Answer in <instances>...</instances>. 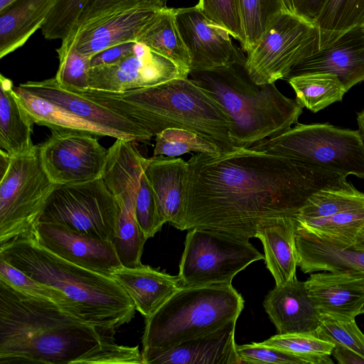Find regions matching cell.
Segmentation results:
<instances>
[{
  "label": "cell",
  "mask_w": 364,
  "mask_h": 364,
  "mask_svg": "<svg viewBox=\"0 0 364 364\" xmlns=\"http://www.w3.org/2000/svg\"><path fill=\"white\" fill-rule=\"evenodd\" d=\"M181 230L204 228L248 240L276 218H296L308 199L346 177L294 159L236 147L188 161Z\"/></svg>",
  "instance_id": "1"
},
{
  "label": "cell",
  "mask_w": 364,
  "mask_h": 364,
  "mask_svg": "<svg viewBox=\"0 0 364 364\" xmlns=\"http://www.w3.org/2000/svg\"><path fill=\"white\" fill-rule=\"evenodd\" d=\"M144 364L139 347L115 343L54 301L0 278V364Z\"/></svg>",
  "instance_id": "2"
},
{
  "label": "cell",
  "mask_w": 364,
  "mask_h": 364,
  "mask_svg": "<svg viewBox=\"0 0 364 364\" xmlns=\"http://www.w3.org/2000/svg\"><path fill=\"white\" fill-rule=\"evenodd\" d=\"M84 93L138 124L152 137L164 129L178 128L200 135L221 153L236 148L230 135L232 121L228 113L188 77L120 93L95 90Z\"/></svg>",
  "instance_id": "3"
},
{
  "label": "cell",
  "mask_w": 364,
  "mask_h": 364,
  "mask_svg": "<svg viewBox=\"0 0 364 364\" xmlns=\"http://www.w3.org/2000/svg\"><path fill=\"white\" fill-rule=\"evenodd\" d=\"M0 258L33 279L60 291L76 318L104 332L114 335L134 316V302L114 278L65 260L30 236L1 245Z\"/></svg>",
  "instance_id": "4"
},
{
  "label": "cell",
  "mask_w": 364,
  "mask_h": 364,
  "mask_svg": "<svg viewBox=\"0 0 364 364\" xmlns=\"http://www.w3.org/2000/svg\"><path fill=\"white\" fill-rule=\"evenodd\" d=\"M188 77L228 113L232 121L230 135L236 147L250 148L283 134L298 123L303 112V107L282 94L275 82H254L243 65L192 70Z\"/></svg>",
  "instance_id": "5"
},
{
  "label": "cell",
  "mask_w": 364,
  "mask_h": 364,
  "mask_svg": "<svg viewBox=\"0 0 364 364\" xmlns=\"http://www.w3.org/2000/svg\"><path fill=\"white\" fill-rule=\"evenodd\" d=\"M243 307L242 295L231 284L183 286L146 318L142 350L164 351L214 331L237 318Z\"/></svg>",
  "instance_id": "6"
},
{
  "label": "cell",
  "mask_w": 364,
  "mask_h": 364,
  "mask_svg": "<svg viewBox=\"0 0 364 364\" xmlns=\"http://www.w3.org/2000/svg\"><path fill=\"white\" fill-rule=\"evenodd\" d=\"M294 159L347 178H364V142L358 130L328 123L296 124L278 136L251 146Z\"/></svg>",
  "instance_id": "7"
},
{
  "label": "cell",
  "mask_w": 364,
  "mask_h": 364,
  "mask_svg": "<svg viewBox=\"0 0 364 364\" xmlns=\"http://www.w3.org/2000/svg\"><path fill=\"white\" fill-rule=\"evenodd\" d=\"M57 186L43 168L38 145L27 154L11 156L0 179V245L33 229Z\"/></svg>",
  "instance_id": "8"
},
{
  "label": "cell",
  "mask_w": 364,
  "mask_h": 364,
  "mask_svg": "<svg viewBox=\"0 0 364 364\" xmlns=\"http://www.w3.org/2000/svg\"><path fill=\"white\" fill-rule=\"evenodd\" d=\"M179 264L183 287L231 284L251 263L264 259L248 240L204 228L188 230Z\"/></svg>",
  "instance_id": "9"
},
{
  "label": "cell",
  "mask_w": 364,
  "mask_h": 364,
  "mask_svg": "<svg viewBox=\"0 0 364 364\" xmlns=\"http://www.w3.org/2000/svg\"><path fill=\"white\" fill-rule=\"evenodd\" d=\"M318 31L289 11L278 15L252 50L245 68L257 85L287 79L297 63L319 50Z\"/></svg>",
  "instance_id": "10"
},
{
  "label": "cell",
  "mask_w": 364,
  "mask_h": 364,
  "mask_svg": "<svg viewBox=\"0 0 364 364\" xmlns=\"http://www.w3.org/2000/svg\"><path fill=\"white\" fill-rule=\"evenodd\" d=\"M118 214L117 200L102 178L58 186L49 196L38 223H59L112 241Z\"/></svg>",
  "instance_id": "11"
},
{
  "label": "cell",
  "mask_w": 364,
  "mask_h": 364,
  "mask_svg": "<svg viewBox=\"0 0 364 364\" xmlns=\"http://www.w3.org/2000/svg\"><path fill=\"white\" fill-rule=\"evenodd\" d=\"M146 167L144 160L134 153L112 149L109 153L102 177L118 205V219L112 242L124 267L141 264L144 245L148 239L135 215L136 198Z\"/></svg>",
  "instance_id": "12"
},
{
  "label": "cell",
  "mask_w": 364,
  "mask_h": 364,
  "mask_svg": "<svg viewBox=\"0 0 364 364\" xmlns=\"http://www.w3.org/2000/svg\"><path fill=\"white\" fill-rule=\"evenodd\" d=\"M51 135L38 145L46 173L57 186L84 183L104 176L109 149L91 133L51 129Z\"/></svg>",
  "instance_id": "13"
},
{
  "label": "cell",
  "mask_w": 364,
  "mask_h": 364,
  "mask_svg": "<svg viewBox=\"0 0 364 364\" xmlns=\"http://www.w3.org/2000/svg\"><path fill=\"white\" fill-rule=\"evenodd\" d=\"M148 0H123L73 29L61 45L89 57L114 46L136 42L146 24L161 9Z\"/></svg>",
  "instance_id": "14"
},
{
  "label": "cell",
  "mask_w": 364,
  "mask_h": 364,
  "mask_svg": "<svg viewBox=\"0 0 364 364\" xmlns=\"http://www.w3.org/2000/svg\"><path fill=\"white\" fill-rule=\"evenodd\" d=\"M186 77L188 73L174 62L136 42L134 52L122 60L90 68L89 89L120 93Z\"/></svg>",
  "instance_id": "15"
},
{
  "label": "cell",
  "mask_w": 364,
  "mask_h": 364,
  "mask_svg": "<svg viewBox=\"0 0 364 364\" xmlns=\"http://www.w3.org/2000/svg\"><path fill=\"white\" fill-rule=\"evenodd\" d=\"M177 26L188 51L191 70H207L235 64L245 65L247 58L235 46L230 33L198 9H175Z\"/></svg>",
  "instance_id": "16"
},
{
  "label": "cell",
  "mask_w": 364,
  "mask_h": 364,
  "mask_svg": "<svg viewBox=\"0 0 364 364\" xmlns=\"http://www.w3.org/2000/svg\"><path fill=\"white\" fill-rule=\"evenodd\" d=\"M26 236L71 263L106 276L123 267L112 241L59 223L38 222Z\"/></svg>",
  "instance_id": "17"
},
{
  "label": "cell",
  "mask_w": 364,
  "mask_h": 364,
  "mask_svg": "<svg viewBox=\"0 0 364 364\" xmlns=\"http://www.w3.org/2000/svg\"><path fill=\"white\" fill-rule=\"evenodd\" d=\"M23 90L58 105L73 114L114 132L118 139L148 143L152 138L142 127L84 95L80 90L60 85L54 77L28 81Z\"/></svg>",
  "instance_id": "18"
},
{
  "label": "cell",
  "mask_w": 364,
  "mask_h": 364,
  "mask_svg": "<svg viewBox=\"0 0 364 364\" xmlns=\"http://www.w3.org/2000/svg\"><path fill=\"white\" fill-rule=\"evenodd\" d=\"M296 247L297 265L304 273L323 270L364 276L363 246L315 233L296 222Z\"/></svg>",
  "instance_id": "19"
},
{
  "label": "cell",
  "mask_w": 364,
  "mask_h": 364,
  "mask_svg": "<svg viewBox=\"0 0 364 364\" xmlns=\"http://www.w3.org/2000/svg\"><path fill=\"white\" fill-rule=\"evenodd\" d=\"M314 73L336 75L346 92L364 82V29L353 28L331 46L314 52L290 71L288 77Z\"/></svg>",
  "instance_id": "20"
},
{
  "label": "cell",
  "mask_w": 364,
  "mask_h": 364,
  "mask_svg": "<svg viewBox=\"0 0 364 364\" xmlns=\"http://www.w3.org/2000/svg\"><path fill=\"white\" fill-rule=\"evenodd\" d=\"M237 320L168 350H142L144 364H240L235 341Z\"/></svg>",
  "instance_id": "21"
},
{
  "label": "cell",
  "mask_w": 364,
  "mask_h": 364,
  "mask_svg": "<svg viewBox=\"0 0 364 364\" xmlns=\"http://www.w3.org/2000/svg\"><path fill=\"white\" fill-rule=\"evenodd\" d=\"M264 307L279 334L314 335L321 314L311 299L305 282L296 277L276 285L267 295Z\"/></svg>",
  "instance_id": "22"
},
{
  "label": "cell",
  "mask_w": 364,
  "mask_h": 364,
  "mask_svg": "<svg viewBox=\"0 0 364 364\" xmlns=\"http://www.w3.org/2000/svg\"><path fill=\"white\" fill-rule=\"evenodd\" d=\"M318 311L352 320L364 306V276L348 272L311 274L305 282Z\"/></svg>",
  "instance_id": "23"
},
{
  "label": "cell",
  "mask_w": 364,
  "mask_h": 364,
  "mask_svg": "<svg viewBox=\"0 0 364 364\" xmlns=\"http://www.w3.org/2000/svg\"><path fill=\"white\" fill-rule=\"evenodd\" d=\"M146 175L166 223L181 230L186 210L188 161L178 157L153 156Z\"/></svg>",
  "instance_id": "24"
},
{
  "label": "cell",
  "mask_w": 364,
  "mask_h": 364,
  "mask_svg": "<svg viewBox=\"0 0 364 364\" xmlns=\"http://www.w3.org/2000/svg\"><path fill=\"white\" fill-rule=\"evenodd\" d=\"M126 291L136 309L145 318L157 311L182 286L178 276L149 265L122 267L111 276Z\"/></svg>",
  "instance_id": "25"
},
{
  "label": "cell",
  "mask_w": 364,
  "mask_h": 364,
  "mask_svg": "<svg viewBox=\"0 0 364 364\" xmlns=\"http://www.w3.org/2000/svg\"><path fill=\"white\" fill-rule=\"evenodd\" d=\"M296 230L295 218L284 216L268 220L257 231L255 237L262 243L266 265L276 285L283 284L296 277Z\"/></svg>",
  "instance_id": "26"
},
{
  "label": "cell",
  "mask_w": 364,
  "mask_h": 364,
  "mask_svg": "<svg viewBox=\"0 0 364 364\" xmlns=\"http://www.w3.org/2000/svg\"><path fill=\"white\" fill-rule=\"evenodd\" d=\"M58 0H14L0 9V58L21 47L48 16Z\"/></svg>",
  "instance_id": "27"
},
{
  "label": "cell",
  "mask_w": 364,
  "mask_h": 364,
  "mask_svg": "<svg viewBox=\"0 0 364 364\" xmlns=\"http://www.w3.org/2000/svg\"><path fill=\"white\" fill-rule=\"evenodd\" d=\"M12 81L0 76V147L11 156L33 151L35 124L19 102Z\"/></svg>",
  "instance_id": "28"
},
{
  "label": "cell",
  "mask_w": 364,
  "mask_h": 364,
  "mask_svg": "<svg viewBox=\"0 0 364 364\" xmlns=\"http://www.w3.org/2000/svg\"><path fill=\"white\" fill-rule=\"evenodd\" d=\"M136 42L170 59L189 74L191 58L177 26L175 9H160L143 28Z\"/></svg>",
  "instance_id": "29"
},
{
  "label": "cell",
  "mask_w": 364,
  "mask_h": 364,
  "mask_svg": "<svg viewBox=\"0 0 364 364\" xmlns=\"http://www.w3.org/2000/svg\"><path fill=\"white\" fill-rule=\"evenodd\" d=\"M19 102L35 124L51 129H68L118 139L112 130L84 119L65 108L28 92L19 86L14 87Z\"/></svg>",
  "instance_id": "30"
},
{
  "label": "cell",
  "mask_w": 364,
  "mask_h": 364,
  "mask_svg": "<svg viewBox=\"0 0 364 364\" xmlns=\"http://www.w3.org/2000/svg\"><path fill=\"white\" fill-rule=\"evenodd\" d=\"M296 102L314 113L336 102L347 92L339 78L326 73H314L289 77Z\"/></svg>",
  "instance_id": "31"
},
{
  "label": "cell",
  "mask_w": 364,
  "mask_h": 364,
  "mask_svg": "<svg viewBox=\"0 0 364 364\" xmlns=\"http://www.w3.org/2000/svg\"><path fill=\"white\" fill-rule=\"evenodd\" d=\"M346 178L314 193L300 210L295 220L325 218L364 207V193L357 190Z\"/></svg>",
  "instance_id": "32"
},
{
  "label": "cell",
  "mask_w": 364,
  "mask_h": 364,
  "mask_svg": "<svg viewBox=\"0 0 364 364\" xmlns=\"http://www.w3.org/2000/svg\"><path fill=\"white\" fill-rule=\"evenodd\" d=\"M314 24L321 50L348 31L364 26V0H328Z\"/></svg>",
  "instance_id": "33"
},
{
  "label": "cell",
  "mask_w": 364,
  "mask_h": 364,
  "mask_svg": "<svg viewBox=\"0 0 364 364\" xmlns=\"http://www.w3.org/2000/svg\"><path fill=\"white\" fill-rule=\"evenodd\" d=\"M246 38L244 48L250 53L258 43L272 21L289 11L284 0H240Z\"/></svg>",
  "instance_id": "34"
},
{
  "label": "cell",
  "mask_w": 364,
  "mask_h": 364,
  "mask_svg": "<svg viewBox=\"0 0 364 364\" xmlns=\"http://www.w3.org/2000/svg\"><path fill=\"white\" fill-rule=\"evenodd\" d=\"M296 222L315 233L354 243L364 226V207L350 209L325 218Z\"/></svg>",
  "instance_id": "35"
},
{
  "label": "cell",
  "mask_w": 364,
  "mask_h": 364,
  "mask_svg": "<svg viewBox=\"0 0 364 364\" xmlns=\"http://www.w3.org/2000/svg\"><path fill=\"white\" fill-rule=\"evenodd\" d=\"M308 359L311 364H332L330 355L334 345L313 334H277L261 343Z\"/></svg>",
  "instance_id": "36"
},
{
  "label": "cell",
  "mask_w": 364,
  "mask_h": 364,
  "mask_svg": "<svg viewBox=\"0 0 364 364\" xmlns=\"http://www.w3.org/2000/svg\"><path fill=\"white\" fill-rule=\"evenodd\" d=\"M155 141L153 156L176 157L191 152L210 154L221 153L213 143L193 132L182 129H164L155 136Z\"/></svg>",
  "instance_id": "37"
},
{
  "label": "cell",
  "mask_w": 364,
  "mask_h": 364,
  "mask_svg": "<svg viewBox=\"0 0 364 364\" xmlns=\"http://www.w3.org/2000/svg\"><path fill=\"white\" fill-rule=\"evenodd\" d=\"M0 278L21 291L54 301L65 312L75 317L73 306L63 293L53 287L33 279L22 271L1 258Z\"/></svg>",
  "instance_id": "38"
},
{
  "label": "cell",
  "mask_w": 364,
  "mask_h": 364,
  "mask_svg": "<svg viewBox=\"0 0 364 364\" xmlns=\"http://www.w3.org/2000/svg\"><path fill=\"white\" fill-rule=\"evenodd\" d=\"M314 336L333 343L334 347L348 348L364 358V334L356 325L355 319H338L321 315Z\"/></svg>",
  "instance_id": "39"
},
{
  "label": "cell",
  "mask_w": 364,
  "mask_h": 364,
  "mask_svg": "<svg viewBox=\"0 0 364 364\" xmlns=\"http://www.w3.org/2000/svg\"><path fill=\"white\" fill-rule=\"evenodd\" d=\"M56 51L59 59L56 80L65 87L88 90L90 57L78 53L73 46L60 45Z\"/></svg>",
  "instance_id": "40"
},
{
  "label": "cell",
  "mask_w": 364,
  "mask_h": 364,
  "mask_svg": "<svg viewBox=\"0 0 364 364\" xmlns=\"http://www.w3.org/2000/svg\"><path fill=\"white\" fill-rule=\"evenodd\" d=\"M92 0H58L41 27L48 40L65 39Z\"/></svg>",
  "instance_id": "41"
},
{
  "label": "cell",
  "mask_w": 364,
  "mask_h": 364,
  "mask_svg": "<svg viewBox=\"0 0 364 364\" xmlns=\"http://www.w3.org/2000/svg\"><path fill=\"white\" fill-rule=\"evenodd\" d=\"M196 6L210 21L226 29L245 48L246 38L240 0H199Z\"/></svg>",
  "instance_id": "42"
},
{
  "label": "cell",
  "mask_w": 364,
  "mask_h": 364,
  "mask_svg": "<svg viewBox=\"0 0 364 364\" xmlns=\"http://www.w3.org/2000/svg\"><path fill=\"white\" fill-rule=\"evenodd\" d=\"M240 364H311L310 361L287 351L259 343L236 346Z\"/></svg>",
  "instance_id": "43"
},
{
  "label": "cell",
  "mask_w": 364,
  "mask_h": 364,
  "mask_svg": "<svg viewBox=\"0 0 364 364\" xmlns=\"http://www.w3.org/2000/svg\"><path fill=\"white\" fill-rule=\"evenodd\" d=\"M136 42H127L107 48L90 58L91 68L116 63L132 54Z\"/></svg>",
  "instance_id": "44"
},
{
  "label": "cell",
  "mask_w": 364,
  "mask_h": 364,
  "mask_svg": "<svg viewBox=\"0 0 364 364\" xmlns=\"http://www.w3.org/2000/svg\"><path fill=\"white\" fill-rule=\"evenodd\" d=\"M289 11L315 23L328 0H284Z\"/></svg>",
  "instance_id": "45"
},
{
  "label": "cell",
  "mask_w": 364,
  "mask_h": 364,
  "mask_svg": "<svg viewBox=\"0 0 364 364\" xmlns=\"http://www.w3.org/2000/svg\"><path fill=\"white\" fill-rule=\"evenodd\" d=\"M123 0H92L86 6L85 10L78 18V21L73 29L77 28L90 19L95 17L105 10L110 8L114 4ZM159 4L163 7H167L168 0H148ZM71 33V32H70Z\"/></svg>",
  "instance_id": "46"
},
{
  "label": "cell",
  "mask_w": 364,
  "mask_h": 364,
  "mask_svg": "<svg viewBox=\"0 0 364 364\" xmlns=\"http://www.w3.org/2000/svg\"><path fill=\"white\" fill-rule=\"evenodd\" d=\"M331 354L341 364H364L362 355L346 348L335 346Z\"/></svg>",
  "instance_id": "47"
},
{
  "label": "cell",
  "mask_w": 364,
  "mask_h": 364,
  "mask_svg": "<svg viewBox=\"0 0 364 364\" xmlns=\"http://www.w3.org/2000/svg\"><path fill=\"white\" fill-rule=\"evenodd\" d=\"M357 123L358 126V132L360 137L364 142V108L357 113Z\"/></svg>",
  "instance_id": "48"
},
{
  "label": "cell",
  "mask_w": 364,
  "mask_h": 364,
  "mask_svg": "<svg viewBox=\"0 0 364 364\" xmlns=\"http://www.w3.org/2000/svg\"><path fill=\"white\" fill-rule=\"evenodd\" d=\"M354 243H356L359 245L364 247V226L361 231L360 232L359 235H358L355 242Z\"/></svg>",
  "instance_id": "49"
},
{
  "label": "cell",
  "mask_w": 364,
  "mask_h": 364,
  "mask_svg": "<svg viewBox=\"0 0 364 364\" xmlns=\"http://www.w3.org/2000/svg\"><path fill=\"white\" fill-rule=\"evenodd\" d=\"M14 0H0V9H4Z\"/></svg>",
  "instance_id": "50"
},
{
  "label": "cell",
  "mask_w": 364,
  "mask_h": 364,
  "mask_svg": "<svg viewBox=\"0 0 364 364\" xmlns=\"http://www.w3.org/2000/svg\"><path fill=\"white\" fill-rule=\"evenodd\" d=\"M363 29H364V26H363Z\"/></svg>",
  "instance_id": "51"
}]
</instances>
